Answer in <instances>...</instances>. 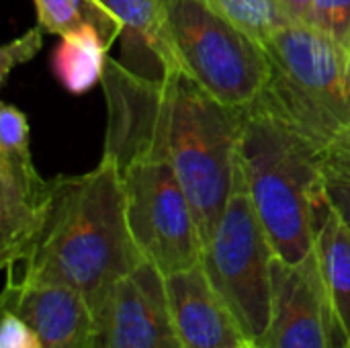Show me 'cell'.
I'll list each match as a JSON object with an SVG mask.
<instances>
[{
	"instance_id": "cell-18",
	"label": "cell",
	"mask_w": 350,
	"mask_h": 348,
	"mask_svg": "<svg viewBox=\"0 0 350 348\" xmlns=\"http://www.w3.org/2000/svg\"><path fill=\"white\" fill-rule=\"evenodd\" d=\"M310 25L347 49L350 43V0H314Z\"/></svg>"
},
{
	"instance_id": "cell-16",
	"label": "cell",
	"mask_w": 350,
	"mask_h": 348,
	"mask_svg": "<svg viewBox=\"0 0 350 348\" xmlns=\"http://www.w3.org/2000/svg\"><path fill=\"white\" fill-rule=\"evenodd\" d=\"M33 2L43 31L55 33L59 37L84 25L96 27L109 45L123 35V25L109 10H105L96 0H33Z\"/></svg>"
},
{
	"instance_id": "cell-1",
	"label": "cell",
	"mask_w": 350,
	"mask_h": 348,
	"mask_svg": "<svg viewBox=\"0 0 350 348\" xmlns=\"http://www.w3.org/2000/svg\"><path fill=\"white\" fill-rule=\"evenodd\" d=\"M100 84L107 98L103 154L115 162L137 154L168 158L205 248L236 183L244 109L224 105L178 68L146 76L107 57Z\"/></svg>"
},
{
	"instance_id": "cell-5",
	"label": "cell",
	"mask_w": 350,
	"mask_h": 348,
	"mask_svg": "<svg viewBox=\"0 0 350 348\" xmlns=\"http://www.w3.org/2000/svg\"><path fill=\"white\" fill-rule=\"evenodd\" d=\"M164 6L180 70L224 105H252L269 80L262 43L203 0H164Z\"/></svg>"
},
{
	"instance_id": "cell-12",
	"label": "cell",
	"mask_w": 350,
	"mask_h": 348,
	"mask_svg": "<svg viewBox=\"0 0 350 348\" xmlns=\"http://www.w3.org/2000/svg\"><path fill=\"white\" fill-rule=\"evenodd\" d=\"M2 310L21 316L43 348H96L94 310L78 291L53 283H27L4 289Z\"/></svg>"
},
{
	"instance_id": "cell-14",
	"label": "cell",
	"mask_w": 350,
	"mask_h": 348,
	"mask_svg": "<svg viewBox=\"0 0 350 348\" xmlns=\"http://www.w3.org/2000/svg\"><path fill=\"white\" fill-rule=\"evenodd\" d=\"M123 25L125 53L152 57L160 70L178 68L176 51L170 39L164 0H96Z\"/></svg>"
},
{
	"instance_id": "cell-10",
	"label": "cell",
	"mask_w": 350,
	"mask_h": 348,
	"mask_svg": "<svg viewBox=\"0 0 350 348\" xmlns=\"http://www.w3.org/2000/svg\"><path fill=\"white\" fill-rule=\"evenodd\" d=\"M96 348H183L164 275L144 260L119 279L94 308Z\"/></svg>"
},
{
	"instance_id": "cell-25",
	"label": "cell",
	"mask_w": 350,
	"mask_h": 348,
	"mask_svg": "<svg viewBox=\"0 0 350 348\" xmlns=\"http://www.w3.org/2000/svg\"><path fill=\"white\" fill-rule=\"evenodd\" d=\"M244 348H256V345H254V343H246V347Z\"/></svg>"
},
{
	"instance_id": "cell-13",
	"label": "cell",
	"mask_w": 350,
	"mask_h": 348,
	"mask_svg": "<svg viewBox=\"0 0 350 348\" xmlns=\"http://www.w3.org/2000/svg\"><path fill=\"white\" fill-rule=\"evenodd\" d=\"M314 252L334 312L350 338V228L328 201L326 191L316 207Z\"/></svg>"
},
{
	"instance_id": "cell-26",
	"label": "cell",
	"mask_w": 350,
	"mask_h": 348,
	"mask_svg": "<svg viewBox=\"0 0 350 348\" xmlns=\"http://www.w3.org/2000/svg\"><path fill=\"white\" fill-rule=\"evenodd\" d=\"M342 348H350V338H349V340H347V345H345V347H342Z\"/></svg>"
},
{
	"instance_id": "cell-15",
	"label": "cell",
	"mask_w": 350,
	"mask_h": 348,
	"mask_svg": "<svg viewBox=\"0 0 350 348\" xmlns=\"http://www.w3.org/2000/svg\"><path fill=\"white\" fill-rule=\"evenodd\" d=\"M109 43L92 25L62 35L53 55V72L62 86L74 94L90 90L103 80Z\"/></svg>"
},
{
	"instance_id": "cell-6",
	"label": "cell",
	"mask_w": 350,
	"mask_h": 348,
	"mask_svg": "<svg viewBox=\"0 0 350 348\" xmlns=\"http://www.w3.org/2000/svg\"><path fill=\"white\" fill-rule=\"evenodd\" d=\"M275 250L250 199L242 166L224 217L203 248L201 267L213 289L228 304L246 338L256 343L271 318Z\"/></svg>"
},
{
	"instance_id": "cell-21",
	"label": "cell",
	"mask_w": 350,
	"mask_h": 348,
	"mask_svg": "<svg viewBox=\"0 0 350 348\" xmlns=\"http://www.w3.org/2000/svg\"><path fill=\"white\" fill-rule=\"evenodd\" d=\"M324 191L334 209L342 215L350 228V176L336 172L326 166L324 170Z\"/></svg>"
},
{
	"instance_id": "cell-24",
	"label": "cell",
	"mask_w": 350,
	"mask_h": 348,
	"mask_svg": "<svg viewBox=\"0 0 350 348\" xmlns=\"http://www.w3.org/2000/svg\"><path fill=\"white\" fill-rule=\"evenodd\" d=\"M347 70H349V84H350V43L347 47Z\"/></svg>"
},
{
	"instance_id": "cell-3",
	"label": "cell",
	"mask_w": 350,
	"mask_h": 348,
	"mask_svg": "<svg viewBox=\"0 0 350 348\" xmlns=\"http://www.w3.org/2000/svg\"><path fill=\"white\" fill-rule=\"evenodd\" d=\"M324 148L260 98L244 107L240 166L275 256L289 265L314 252L316 207L324 197Z\"/></svg>"
},
{
	"instance_id": "cell-7",
	"label": "cell",
	"mask_w": 350,
	"mask_h": 348,
	"mask_svg": "<svg viewBox=\"0 0 350 348\" xmlns=\"http://www.w3.org/2000/svg\"><path fill=\"white\" fill-rule=\"evenodd\" d=\"M117 164L127 224L144 260L164 277L201 265L203 242L172 162L156 154H137Z\"/></svg>"
},
{
	"instance_id": "cell-17",
	"label": "cell",
	"mask_w": 350,
	"mask_h": 348,
	"mask_svg": "<svg viewBox=\"0 0 350 348\" xmlns=\"http://www.w3.org/2000/svg\"><path fill=\"white\" fill-rule=\"evenodd\" d=\"M217 14L228 18L234 27L256 39L267 41L275 31L291 21L277 0H203Z\"/></svg>"
},
{
	"instance_id": "cell-9",
	"label": "cell",
	"mask_w": 350,
	"mask_h": 348,
	"mask_svg": "<svg viewBox=\"0 0 350 348\" xmlns=\"http://www.w3.org/2000/svg\"><path fill=\"white\" fill-rule=\"evenodd\" d=\"M273 302L256 348H342L347 334L334 312L316 252L297 265L273 258Z\"/></svg>"
},
{
	"instance_id": "cell-2",
	"label": "cell",
	"mask_w": 350,
	"mask_h": 348,
	"mask_svg": "<svg viewBox=\"0 0 350 348\" xmlns=\"http://www.w3.org/2000/svg\"><path fill=\"white\" fill-rule=\"evenodd\" d=\"M142 263L127 224L119 164L103 154L90 172L53 178L43 230L27 258L4 269V289L27 283L64 285L84 295L94 310Z\"/></svg>"
},
{
	"instance_id": "cell-23",
	"label": "cell",
	"mask_w": 350,
	"mask_h": 348,
	"mask_svg": "<svg viewBox=\"0 0 350 348\" xmlns=\"http://www.w3.org/2000/svg\"><path fill=\"white\" fill-rule=\"evenodd\" d=\"M291 23H310L314 0H277Z\"/></svg>"
},
{
	"instance_id": "cell-22",
	"label": "cell",
	"mask_w": 350,
	"mask_h": 348,
	"mask_svg": "<svg viewBox=\"0 0 350 348\" xmlns=\"http://www.w3.org/2000/svg\"><path fill=\"white\" fill-rule=\"evenodd\" d=\"M326 166L350 176V121L326 144Z\"/></svg>"
},
{
	"instance_id": "cell-11",
	"label": "cell",
	"mask_w": 350,
	"mask_h": 348,
	"mask_svg": "<svg viewBox=\"0 0 350 348\" xmlns=\"http://www.w3.org/2000/svg\"><path fill=\"white\" fill-rule=\"evenodd\" d=\"M172 324L183 348H244L250 343L201 265L164 277Z\"/></svg>"
},
{
	"instance_id": "cell-20",
	"label": "cell",
	"mask_w": 350,
	"mask_h": 348,
	"mask_svg": "<svg viewBox=\"0 0 350 348\" xmlns=\"http://www.w3.org/2000/svg\"><path fill=\"white\" fill-rule=\"evenodd\" d=\"M41 29L43 27L39 25L37 29L25 33L21 39L10 41L2 49V68H0L2 70V80L8 76V72H10V68L14 64H23V62L31 59L39 51V47H41Z\"/></svg>"
},
{
	"instance_id": "cell-8",
	"label": "cell",
	"mask_w": 350,
	"mask_h": 348,
	"mask_svg": "<svg viewBox=\"0 0 350 348\" xmlns=\"http://www.w3.org/2000/svg\"><path fill=\"white\" fill-rule=\"evenodd\" d=\"M53 195L31 158L29 121L14 105L0 109V256L10 269L27 258L39 238Z\"/></svg>"
},
{
	"instance_id": "cell-19",
	"label": "cell",
	"mask_w": 350,
	"mask_h": 348,
	"mask_svg": "<svg viewBox=\"0 0 350 348\" xmlns=\"http://www.w3.org/2000/svg\"><path fill=\"white\" fill-rule=\"evenodd\" d=\"M0 348H43V343L21 316L2 310Z\"/></svg>"
},
{
	"instance_id": "cell-4",
	"label": "cell",
	"mask_w": 350,
	"mask_h": 348,
	"mask_svg": "<svg viewBox=\"0 0 350 348\" xmlns=\"http://www.w3.org/2000/svg\"><path fill=\"white\" fill-rule=\"evenodd\" d=\"M262 49L269 80L260 101L326 146L350 121L347 49L310 23H289Z\"/></svg>"
}]
</instances>
